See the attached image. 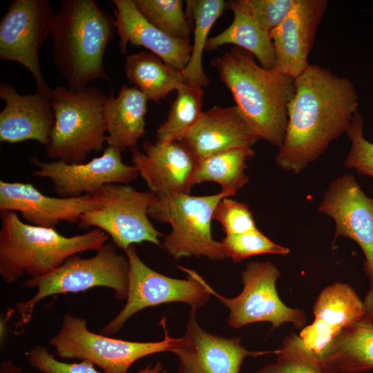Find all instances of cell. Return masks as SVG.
Returning a JSON list of instances; mask_svg holds the SVG:
<instances>
[{
  "mask_svg": "<svg viewBox=\"0 0 373 373\" xmlns=\"http://www.w3.org/2000/svg\"><path fill=\"white\" fill-rule=\"evenodd\" d=\"M295 85L285 140L275 162L297 174L347 131L358 112V96L348 78L317 64H310Z\"/></svg>",
  "mask_w": 373,
  "mask_h": 373,
  "instance_id": "obj_1",
  "label": "cell"
},
{
  "mask_svg": "<svg viewBox=\"0 0 373 373\" xmlns=\"http://www.w3.org/2000/svg\"><path fill=\"white\" fill-rule=\"evenodd\" d=\"M249 52L232 47L211 65L231 93L245 119L259 139L280 148L288 122L287 108L296 91L295 79L267 69Z\"/></svg>",
  "mask_w": 373,
  "mask_h": 373,
  "instance_id": "obj_2",
  "label": "cell"
},
{
  "mask_svg": "<svg viewBox=\"0 0 373 373\" xmlns=\"http://www.w3.org/2000/svg\"><path fill=\"white\" fill-rule=\"evenodd\" d=\"M115 29L114 19L95 1H61L50 37L53 61L68 88L77 90L95 79L108 81L104 58Z\"/></svg>",
  "mask_w": 373,
  "mask_h": 373,
  "instance_id": "obj_3",
  "label": "cell"
},
{
  "mask_svg": "<svg viewBox=\"0 0 373 373\" xmlns=\"http://www.w3.org/2000/svg\"><path fill=\"white\" fill-rule=\"evenodd\" d=\"M0 276L11 284L23 274L45 276L67 258L86 251H99L109 236L99 229L67 237L54 228L22 222L17 212L1 211Z\"/></svg>",
  "mask_w": 373,
  "mask_h": 373,
  "instance_id": "obj_4",
  "label": "cell"
},
{
  "mask_svg": "<svg viewBox=\"0 0 373 373\" xmlns=\"http://www.w3.org/2000/svg\"><path fill=\"white\" fill-rule=\"evenodd\" d=\"M108 95L94 86L73 90L64 86L50 95L55 124L46 146L48 156L68 164L84 163L106 142L104 106Z\"/></svg>",
  "mask_w": 373,
  "mask_h": 373,
  "instance_id": "obj_5",
  "label": "cell"
},
{
  "mask_svg": "<svg viewBox=\"0 0 373 373\" xmlns=\"http://www.w3.org/2000/svg\"><path fill=\"white\" fill-rule=\"evenodd\" d=\"M128 277V258L126 256L119 254L112 242H106L90 258L72 256L50 274L30 278L23 283V287L37 291L31 298L17 304L20 317L17 327L28 323L37 304L50 296L78 293L104 287L114 291L117 299H126Z\"/></svg>",
  "mask_w": 373,
  "mask_h": 373,
  "instance_id": "obj_6",
  "label": "cell"
},
{
  "mask_svg": "<svg viewBox=\"0 0 373 373\" xmlns=\"http://www.w3.org/2000/svg\"><path fill=\"white\" fill-rule=\"evenodd\" d=\"M231 196L224 191L202 196L186 193L156 195L149 209V216L171 226V232L164 237L163 249L175 260L191 256L224 259L222 245L213 239L211 224L218 202Z\"/></svg>",
  "mask_w": 373,
  "mask_h": 373,
  "instance_id": "obj_7",
  "label": "cell"
},
{
  "mask_svg": "<svg viewBox=\"0 0 373 373\" xmlns=\"http://www.w3.org/2000/svg\"><path fill=\"white\" fill-rule=\"evenodd\" d=\"M160 324L164 332L162 341H128L95 334L88 329L86 319L66 314L49 343L61 358L88 361L106 373H128L132 364L144 356L171 352L177 338L169 335L164 318Z\"/></svg>",
  "mask_w": 373,
  "mask_h": 373,
  "instance_id": "obj_8",
  "label": "cell"
},
{
  "mask_svg": "<svg viewBox=\"0 0 373 373\" xmlns=\"http://www.w3.org/2000/svg\"><path fill=\"white\" fill-rule=\"evenodd\" d=\"M128 261L126 302L119 313L101 330L111 336L117 333L128 318L138 312L161 304L180 302L198 309L209 300L210 286L197 272L178 267L186 279L170 278L148 267L138 256L133 245L124 251Z\"/></svg>",
  "mask_w": 373,
  "mask_h": 373,
  "instance_id": "obj_9",
  "label": "cell"
},
{
  "mask_svg": "<svg viewBox=\"0 0 373 373\" xmlns=\"http://www.w3.org/2000/svg\"><path fill=\"white\" fill-rule=\"evenodd\" d=\"M99 207L82 214L78 227H95L111 237L114 245L124 251L134 244L149 242L162 247V234L149 218V209L156 195L140 191L125 184H108L92 195Z\"/></svg>",
  "mask_w": 373,
  "mask_h": 373,
  "instance_id": "obj_10",
  "label": "cell"
},
{
  "mask_svg": "<svg viewBox=\"0 0 373 373\" xmlns=\"http://www.w3.org/2000/svg\"><path fill=\"white\" fill-rule=\"evenodd\" d=\"M280 276L279 269L272 262L254 261L249 262L242 272L243 289L237 296L224 297L211 287L209 290L229 309L227 321L231 327L269 322L273 328L285 323L303 328L307 323L305 312L287 307L278 295L276 281Z\"/></svg>",
  "mask_w": 373,
  "mask_h": 373,
  "instance_id": "obj_11",
  "label": "cell"
},
{
  "mask_svg": "<svg viewBox=\"0 0 373 373\" xmlns=\"http://www.w3.org/2000/svg\"><path fill=\"white\" fill-rule=\"evenodd\" d=\"M55 14L47 0H13L0 22V59L26 68L37 92L49 99L52 89L43 78L39 53L51 35Z\"/></svg>",
  "mask_w": 373,
  "mask_h": 373,
  "instance_id": "obj_12",
  "label": "cell"
},
{
  "mask_svg": "<svg viewBox=\"0 0 373 373\" xmlns=\"http://www.w3.org/2000/svg\"><path fill=\"white\" fill-rule=\"evenodd\" d=\"M121 153L107 146L99 157L81 164H68L59 160L43 162L32 157L30 162L35 166L32 175L48 179L59 197L93 195L105 184H128L138 177L136 167L125 164Z\"/></svg>",
  "mask_w": 373,
  "mask_h": 373,
  "instance_id": "obj_13",
  "label": "cell"
},
{
  "mask_svg": "<svg viewBox=\"0 0 373 373\" xmlns=\"http://www.w3.org/2000/svg\"><path fill=\"white\" fill-rule=\"evenodd\" d=\"M318 210L335 222L334 242L343 236L359 245L364 271L373 276V198L365 195L353 175L345 173L331 182Z\"/></svg>",
  "mask_w": 373,
  "mask_h": 373,
  "instance_id": "obj_14",
  "label": "cell"
},
{
  "mask_svg": "<svg viewBox=\"0 0 373 373\" xmlns=\"http://www.w3.org/2000/svg\"><path fill=\"white\" fill-rule=\"evenodd\" d=\"M191 309L185 334L177 338L171 352L179 361L178 373H240L247 356H258L274 352H254L241 344V338L222 337L207 332Z\"/></svg>",
  "mask_w": 373,
  "mask_h": 373,
  "instance_id": "obj_15",
  "label": "cell"
},
{
  "mask_svg": "<svg viewBox=\"0 0 373 373\" xmlns=\"http://www.w3.org/2000/svg\"><path fill=\"white\" fill-rule=\"evenodd\" d=\"M142 149L143 153L137 147L131 150V161L150 191L190 193L198 160L182 142L146 140Z\"/></svg>",
  "mask_w": 373,
  "mask_h": 373,
  "instance_id": "obj_16",
  "label": "cell"
},
{
  "mask_svg": "<svg viewBox=\"0 0 373 373\" xmlns=\"http://www.w3.org/2000/svg\"><path fill=\"white\" fill-rule=\"evenodd\" d=\"M327 6V0H296L285 19L272 30L274 68L278 72L296 79L307 70L316 30Z\"/></svg>",
  "mask_w": 373,
  "mask_h": 373,
  "instance_id": "obj_17",
  "label": "cell"
},
{
  "mask_svg": "<svg viewBox=\"0 0 373 373\" xmlns=\"http://www.w3.org/2000/svg\"><path fill=\"white\" fill-rule=\"evenodd\" d=\"M92 195L51 197L31 183L0 181V211H19L30 224L54 228L60 222L76 223L82 214L99 207Z\"/></svg>",
  "mask_w": 373,
  "mask_h": 373,
  "instance_id": "obj_18",
  "label": "cell"
},
{
  "mask_svg": "<svg viewBox=\"0 0 373 373\" xmlns=\"http://www.w3.org/2000/svg\"><path fill=\"white\" fill-rule=\"evenodd\" d=\"M313 314V323L304 327L299 336L306 346L322 358L325 350L341 331L365 318V309L352 286L334 283L321 291Z\"/></svg>",
  "mask_w": 373,
  "mask_h": 373,
  "instance_id": "obj_19",
  "label": "cell"
},
{
  "mask_svg": "<svg viewBox=\"0 0 373 373\" xmlns=\"http://www.w3.org/2000/svg\"><path fill=\"white\" fill-rule=\"evenodd\" d=\"M260 140L236 106H214L203 112L181 141L199 161Z\"/></svg>",
  "mask_w": 373,
  "mask_h": 373,
  "instance_id": "obj_20",
  "label": "cell"
},
{
  "mask_svg": "<svg viewBox=\"0 0 373 373\" xmlns=\"http://www.w3.org/2000/svg\"><path fill=\"white\" fill-rule=\"evenodd\" d=\"M112 4L122 54L131 44L147 48L178 70L186 67L192 49L189 39L173 38L156 28L140 12L133 0H113Z\"/></svg>",
  "mask_w": 373,
  "mask_h": 373,
  "instance_id": "obj_21",
  "label": "cell"
},
{
  "mask_svg": "<svg viewBox=\"0 0 373 373\" xmlns=\"http://www.w3.org/2000/svg\"><path fill=\"white\" fill-rule=\"evenodd\" d=\"M0 97L6 102L0 113V141L14 144L35 140L47 145L55 124L50 99L37 92L23 95L1 83Z\"/></svg>",
  "mask_w": 373,
  "mask_h": 373,
  "instance_id": "obj_22",
  "label": "cell"
},
{
  "mask_svg": "<svg viewBox=\"0 0 373 373\" xmlns=\"http://www.w3.org/2000/svg\"><path fill=\"white\" fill-rule=\"evenodd\" d=\"M148 99L137 88L123 85L117 97L111 92L104 106L106 143L122 152L137 147L144 137Z\"/></svg>",
  "mask_w": 373,
  "mask_h": 373,
  "instance_id": "obj_23",
  "label": "cell"
},
{
  "mask_svg": "<svg viewBox=\"0 0 373 373\" xmlns=\"http://www.w3.org/2000/svg\"><path fill=\"white\" fill-rule=\"evenodd\" d=\"M227 8L233 14L231 23L218 35L209 38L205 50L233 44L252 54L262 67L274 69L275 56L270 35L249 15L241 0L228 1Z\"/></svg>",
  "mask_w": 373,
  "mask_h": 373,
  "instance_id": "obj_24",
  "label": "cell"
},
{
  "mask_svg": "<svg viewBox=\"0 0 373 373\" xmlns=\"http://www.w3.org/2000/svg\"><path fill=\"white\" fill-rule=\"evenodd\" d=\"M336 373H361L373 369V323L364 318L341 331L323 353Z\"/></svg>",
  "mask_w": 373,
  "mask_h": 373,
  "instance_id": "obj_25",
  "label": "cell"
},
{
  "mask_svg": "<svg viewBox=\"0 0 373 373\" xmlns=\"http://www.w3.org/2000/svg\"><path fill=\"white\" fill-rule=\"evenodd\" d=\"M124 72L129 82L146 97L160 102L184 82L182 70L166 64L151 52L140 51L126 57Z\"/></svg>",
  "mask_w": 373,
  "mask_h": 373,
  "instance_id": "obj_26",
  "label": "cell"
},
{
  "mask_svg": "<svg viewBox=\"0 0 373 373\" xmlns=\"http://www.w3.org/2000/svg\"><path fill=\"white\" fill-rule=\"evenodd\" d=\"M187 14L194 23L193 42L189 61L182 70L185 83L207 87L209 79L202 68V54L208 40V35L218 18L227 8L223 0L186 1Z\"/></svg>",
  "mask_w": 373,
  "mask_h": 373,
  "instance_id": "obj_27",
  "label": "cell"
},
{
  "mask_svg": "<svg viewBox=\"0 0 373 373\" xmlns=\"http://www.w3.org/2000/svg\"><path fill=\"white\" fill-rule=\"evenodd\" d=\"M254 155L251 147L229 149L198 162L193 178L194 184L214 182L221 186V191L236 195L246 184L247 161Z\"/></svg>",
  "mask_w": 373,
  "mask_h": 373,
  "instance_id": "obj_28",
  "label": "cell"
},
{
  "mask_svg": "<svg viewBox=\"0 0 373 373\" xmlns=\"http://www.w3.org/2000/svg\"><path fill=\"white\" fill-rule=\"evenodd\" d=\"M176 91L167 118L157 130V141L181 142L203 113L202 87L184 82Z\"/></svg>",
  "mask_w": 373,
  "mask_h": 373,
  "instance_id": "obj_29",
  "label": "cell"
},
{
  "mask_svg": "<svg viewBox=\"0 0 373 373\" xmlns=\"http://www.w3.org/2000/svg\"><path fill=\"white\" fill-rule=\"evenodd\" d=\"M274 354L276 361L257 373H336L294 333L284 338Z\"/></svg>",
  "mask_w": 373,
  "mask_h": 373,
  "instance_id": "obj_30",
  "label": "cell"
},
{
  "mask_svg": "<svg viewBox=\"0 0 373 373\" xmlns=\"http://www.w3.org/2000/svg\"><path fill=\"white\" fill-rule=\"evenodd\" d=\"M140 12L156 28L178 39H189V17L181 0H133Z\"/></svg>",
  "mask_w": 373,
  "mask_h": 373,
  "instance_id": "obj_31",
  "label": "cell"
},
{
  "mask_svg": "<svg viewBox=\"0 0 373 373\" xmlns=\"http://www.w3.org/2000/svg\"><path fill=\"white\" fill-rule=\"evenodd\" d=\"M226 258L240 262L250 256L260 254L287 255L289 249L274 242L258 229L240 234L226 235L222 240Z\"/></svg>",
  "mask_w": 373,
  "mask_h": 373,
  "instance_id": "obj_32",
  "label": "cell"
},
{
  "mask_svg": "<svg viewBox=\"0 0 373 373\" xmlns=\"http://www.w3.org/2000/svg\"><path fill=\"white\" fill-rule=\"evenodd\" d=\"M364 119L357 112L346 131L350 140V150L345 160V166L354 169L358 173L373 177V143L363 135Z\"/></svg>",
  "mask_w": 373,
  "mask_h": 373,
  "instance_id": "obj_33",
  "label": "cell"
},
{
  "mask_svg": "<svg viewBox=\"0 0 373 373\" xmlns=\"http://www.w3.org/2000/svg\"><path fill=\"white\" fill-rule=\"evenodd\" d=\"M213 219L220 223L226 235L244 233L258 229L248 205L229 197L224 198L218 202Z\"/></svg>",
  "mask_w": 373,
  "mask_h": 373,
  "instance_id": "obj_34",
  "label": "cell"
},
{
  "mask_svg": "<svg viewBox=\"0 0 373 373\" xmlns=\"http://www.w3.org/2000/svg\"><path fill=\"white\" fill-rule=\"evenodd\" d=\"M249 15L269 35L287 16L296 0H241Z\"/></svg>",
  "mask_w": 373,
  "mask_h": 373,
  "instance_id": "obj_35",
  "label": "cell"
},
{
  "mask_svg": "<svg viewBox=\"0 0 373 373\" xmlns=\"http://www.w3.org/2000/svg\"><path fill=\"white\" fill-rule=\"evenodd\" d=\"M30 365L44 373H99L88 361L68 363L57 360L44 346L36 345L28 353Z\"/></svg>",
  "mask_w": 373,
  "mask_h": 373,
  "instance_id": "obj_36",
  "label": "cell"
},
{
  "mask_svg": "<svg viewBox=\"0 0 373 373\" xmlns=\"http://www.w3.org/2000/svg\"><path fill=\"white\" fill-rule=\"evenodd\" d=\"M370 278V286L363 300L365 309V316L364 319L373 323V276Z\"/></svg>",
  "mask_w": 373,
  "mask_h": 373,
  "instance_id": "obj_37",
  "label": "cell"
},
{
  "mask_svg": "<svg viewBox=\"0 0 373 373\" xmlns=\"http://www.w3.org/2000/svg\"><path fill=\"white\" fill-rule=\"evenodd\" d=\"M0 373H24L23 371L15 365L12 361L6 360L1 363Z\"/></svg>",
  "mask_w": 373,
  "mask_h": 373,
  "instance_id": "obj_38",
  "label": "cell"
},
{
  "mask_svg": "<svg viewBox=\"0 0 373 373\" xmlns=\"http://www.w3.org/2000/svg\"><path fill=\"white\" fill-rule=\"evenodd\" d=\"M137 373H168L164 366L157 362L155 365H149L143 369L140 370Z\"/></svg>",
  "mask_w": 373,
  "mask_h": 373,
  "instance_id": "obj_39",
  "label": "cell"
}]
</instances>
